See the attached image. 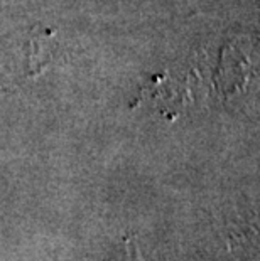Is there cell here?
<instances>
[{
  "label": "cell",
  "mask_w": 260,
  "mask_h": 261,
  "mask_svg": "<svg viewBox=\"0 0 260 261\" xmlns=\"http://www.w3.org/2000/svg\"><path fill=\"white\" fill-rule=\"evenodd\" d=\"M107 261H142L140 254L137 253L135 246L130 248V244H125V249L122 254H117L115 258H108Z\"/></svg>",
  "instance_id": "cell-1"
}]
</instances>
